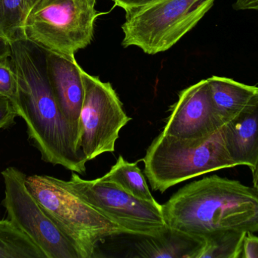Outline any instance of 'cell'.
Masks as SVG:
<instances>
[{
  "label": "cell",
  "mask_w": 258,
  "mask_h": 258,
  "mask_svg": "<svg viewBox=\"0 0 258 258\" xmlns=\"http://www.w3.org/2000/svg\"><path fill=\"white\" fill-rule=\"evenodd\" d=\"M215 0H156L125 11L124 47L137 46L148 55L167 51L190 31Z\"/></svg>",
  "instance_id": "cell-6"
},
{
  "label": "cell",
  "mask_w": 258,
  "mask_h": 258,
  "mask_svg": "<svg viewBox=\"0 0 258 258\" xmlns=\"http://www.w3.org/2000/svg\"><path fill=\"white\" fill-rule=\"evenodd\" d=\"M207 80L221 127L240 113L258 92L257 86L243 84L227 77L212 76Z\"/></svg>",
  "instance_id": "cell-14"
},
{
  "label": "cell",
  "mask_w": 258,
  "mask_h": 258,
  "mask_svg": "<svg viewBox=\"0 0 258 258\" xmlns=\"http://www.w3.org/2000/svg\"><path fill=\"white\" fill-rule=\"evenodd\" d=\"M29 0H0V35L9 41L23 37Z\"/></svg>",
  "instance_id": "cell-18"
},
{
  "label": "cell",
  "mask_w": 258,
  "mask_h": 258,
  "mask_svg": "<svg viewBox=\"0 0 258 258\" xmlns=\"http://www.w3.org/2000/svg\"><path fill=\"white\" fill-rule=\"evenodd\" d=\"M89 1L92 2V3H96L97 0H89Z\"/></svg>",
  "instance_id": "cell-27"
},
{
  "label": "cell",
  "mask_w": 258,
  "mask_h": 258,
  "mask_svg": "<svg viewBox=\"0 0 258 258\" xmlns=\"http://www.w3.org/2000/svg\"><path fill=\"white\" fill-rule=\"evenodd\" d=\"M156 0H113L115 6L122 8L125 11L138 6H144Z\"/></svg>",
  "instance_id": "cell-22"
},
{
  "label": "cell",
  "mask_w": 258,
  "mask_h": 258,
  "mask_svg": "<svg viewBox=\"0 0 258 258\" xmlns=\"http://www.w3.org/2000/svg\"><path fill=\"white\" fill-rule=\"evenodd\" d=\"M101 179L111 182L129 195L143 201L156 202L144 174L137 163H129L122 156Z\"/></svg>",
  "instance_id": "cell-15"
},
{
  "label": "cell",
  "mask_w": 258,
  "mask_h": 258,
  "mask_svg": "<svg viewBox=\"0 0 258 258\" xmlns=\"http://www.w3.org/2000/svg\"><path fill=\"white\" fill-rule=\"evenodd\" d=\"M246 232L226 230L206 236V246L200 258L242 257Z\"/></svg>",
  "instance_id": "cell-17"
},
{
  "label": "cell",
  "mask_w": 258,
  "mask_h": 258,
  "mask_svg": "<svg viewBox=\"0 0 258 258\" xmlns=\"http://www.w3.org/2000/svg\"><path fill=\"white\" fill-rule=\"evenodd\" d=\"M152 189L169 188L203 174L236 167L226 150L221 130L206 139H180L161 133L142 159Z\"/></svg>",
  "instance_id": "cell-4"
},
{
  "label": "cell",
  "mask_w": 258,
  "mask_h": 258,
  "mask_svg": "<svg viewBox=\"0 0 258 258\" xmlns=\"http://www.w3.org/2000/svg\"><path fill=\"white\" fill-rule=\"evenodd\" d=\"M242 257L258 258V236L247 233L245 238Z\"/></svg>",
  "instance_id": "cell-21"
},
{
  "label": "cell",
  "mask_w": 258,
  "mask_h": 258,
  "mask_svg": "<svg viewBox=\"0 0 258 258\" xmlns=\"http://www.w3.org/2000/svg\"><path fill=\"white\" fill-rule=\"evenodd\" d=\"M162 133L180 139H206L221 130L207 79L180 91Z\"/></svg>",
  "instance_id": "cell-10"
},
{
  "label": "cell",
  "mask_w": 258,
  "mask_h": 258,
  "mask_svg": "<svg viewBox=\"0 0 258 258\" xmlns=\"http://www.w3.org/2000/svg\"><path fill=\"white\" fill-rule=\"evenodd\" d=\"M35 1H36V0H29V6H30V7H31L32 5H33V3H34ZM29 10H30V9H29Z\"/></svg>",
  "instance_id": "cell-26"
},
{
  "label": "cell",
  "mask_w": 258,
  "mask_h": 258,
  "mask_svg": "<svg viewBox=\"0 0 258 258\" xmlns=\"http://www.w3.org/2000/svg\"><path fill=\"white\" fill-rule=\"evenodd\" d=\"M235 10H253L258 11V0H236L233 4Z\"/></svg>",
  "instance_id": "cell-24"
},
{
  "label": "cell",
  "mask_w": 258,
  "mask_h": 258,
  "mask_svg": "<svg viewBox=\"0 0 258 258\" xmlns=\"http://www.w3.org/2000/svg\"><path fill=\"white\" fill-rule=\"evenodd\" d=\"M67 185L88 204L122 227L128 235L151 236L167 226L162 205L157 201L150 202L135 198L101 177L83 180L73 172Z\"/></svg>",
  "instance_id": "cell-8"
},
{
  "label": "cell",
  "mask_w": 258,
  "mask_h": 258,
  "mask_svg": "<svg viewBox=\"0 0 258 258\" xmlns=\"http://www.w3.org/2000/svg\"><path fill=\"white\" fill-rule=\"evenodd\" d=\"M1 175L5 185L2 205L7 219L27 235L46 258H81L75 245L27 189V175L15 167L6 168Z\"/></svg>",
  "instance_id": "cell-7"
},
{
  "label": "cell",
  "mask_w": 258,
  "mask_h": 258,
  "mask_svg": "<svg viewBox=\"0 0 258 258\" xmlns=\"http://www.w3.org/2000/svg\"><path fill=\"white\" fill-rule=\"evenodd\" d=\"M47 75L56 101L78 139L80 114L84 99L83 68L75 56L45 51Z\"/></svg>",
  "instance_id": "cell-11"
},
{
  "label": "cell",
  "mask_w": 258,
  "mask_h": 258,
  "mask_svg": "<svg viewBox=\"0 0 258 258\" xmlns=\"http://www.w3.org/2000/svg\"><path fill=\"white\" fill-rule=\"evenodd\" d=\"M135 245L134 257L151 258H200L206 238L164 227L151 236H141Z\"/></svg>",
  "instance_id": "cell-13"
},
{
  "label": "cell",
  "mask_w": 258,
  "mask_h": 258,
  "mask_svg": "<svg viewBox=\"0 0 258 258\" xmlns=\"http://www.w3.org/2000/svg\"><path fill=\"white\" fill-rule=\"evenodd\" d=\"M10 60L18 79L13 104L42 160L84 175L86 159L56 101L47 75L45 51L24 38L11 41Z\"/></svg>",
  "instance_id": "cell-1"
},
{
  "label": "cell",
  "mask_w": 258,
  "mask_h": 258,
  "mask_svg": "<svg viewBox=\"0 0 258 258\" xmlns=\"http://www.w3.org/2000/svg\"><path fill=\"white\" fill-rule=\"evenodd\" d=\"M26 186L47 215L73 242L81 258L95 256L98 244L126 232L73 192L67 181L48 175L27 176Z\"/></svg>",
  "instance_id": "cell-3"
},
{
  "label": "cell",
  "mask_w": 258,
  "mask_h": 258,
  "mask_svg": "<svg viewBox=\"0 0 258 258\" xmlns=\"http://www.w3.org/2000/svg\"><path fill=\"white\" fill-rule=\"evenodd\" d=\"M12 55L11 42L7 38L0 35V64L9 60Z\"/></svg>",
  "instance_id": "cell-23"
},
{
  "label": "cell",
  "mask_w": 258,
  "mask_h": 258,
  "mask_svg": "<svg viewBox=\"0 0 258 258\" xmlns=\"http://www.w3.org/2000/svg\"><path fill=\"white\" fill-rule=\"evenodd\" d=\"M168 227L206 237L236 230L258 233V193L238 180L212 175L180 188L162 204Z\"/></svg>",
  "instance_id": "cell-2"
},
{
  "label": "cell",
  "mask_w": 258,
  "mask_h": 258,
  "mask_svg": "<svg viewBox=\"0 0 258 258\" xmlns=\"http://www.w3.org/2000/svg\"><path fill=\"white\" fill-rule=\"evenodd\" d=\"M17 117L18 114L12 101L0 95V130L13 126Z\"/></svg>",
  "instance_id": "cell-20"
},
{
  "label": "cell",
  "mask_w": 258,
  "mask_h": 258,
  "mask_svg": "<svg viewBox=\"0 0 258 258\" xmlns=\"http://www.w3.org/2000/svg\"><path fill=\"white\" fill-rule=\"evenodd\" d=\"M227 152L236 166L258 163V92L245 109L221 128Z\"/></svg>",
  "instance_id": "cell-12"
},
{
  "label": "cell",
  "mask_w": 258,
  "mask_h": 258,
  "mask_svg": "<svg viewBox=\"0 0 258 258\" xmlns=\"http://www.w3.org/2000/svg\"><path fill=\"white\" fill-rule=\"evenodd\" d=\"M18 93V79L10 59L0 64V95L12 103Z\"/></svg>",
  "instance_id": "cell-19"
},
{
  "label": "cell",
  "mask_w": 258,
  "mask_h": 258,
  "mask_svg": "<svg viewBox=\"0 0 258 258\" xmlns=\"http://www.w3.org/2000/svg\"><path fill=\"white\" fill-rule=\"evenodd\" d=\"M84 99L80 114L79 147L88 161L113 152L119 132L132 118L111 83L82 71Z\"/></svg>",
  "instance_id": "cell-9"
},
{
  "label": "cell",
  "mask_w": 258,
  "mask_h": 258,
  "mask_svg": "<svg viewBox=\"0 0 258 258\" xmlns=\"http://www.w3.org/2000/svg\"><path fill=\"white\" fill-rule=\"evenodd\" d=\"M251 173H252L253 188L258 193V163L255 168L251 171Z\"/></svg>",
  "instance_id": "cell-25"
},
{
  "label": "cell",
  "mask_w": 258,
  "mask_h": 258,
  "mask_svg": "<svg viewBox=\"0 0 258 258\" xmlns=\"http://www.w3.org/2000/svg\"><path fill=\"white\" fill-rule=\"evenodd\" d=\"M89 0H36L23 26V37L47 51L75 56L93 39L101 15Z\"/></svg>",
  "instance_id": "cell-5"
},
{
  "label": "cell",
  "mask_w": 258,
  "mask_h": 258,
  "mask_svg": "<svg viewBox=\"0 0 258 258\" xmlns=\"http://www.w3.org/2000/svg\"><path fill=\"white\" fill-rule=\"evenodd\" d=\"M0 258H46L42 250L9 219L0 220Z\"/></svg>",
  "instance_id": "cell-16"
}]
</instances>
